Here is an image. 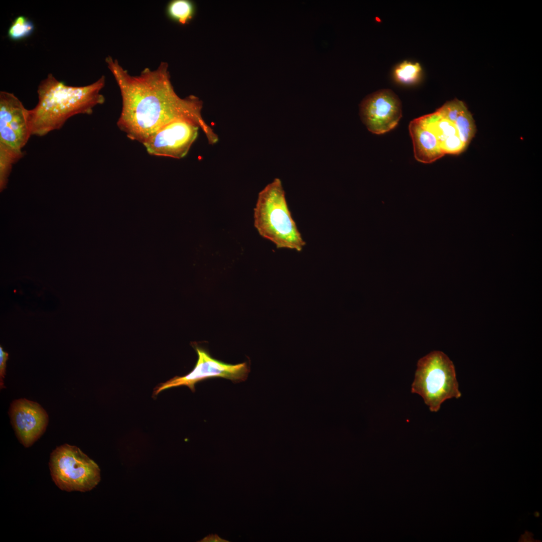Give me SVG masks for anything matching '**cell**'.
Returning a JSON list of instances; mask_svg holds the SVG:
<instances>
[{"label":"cell","mask_w":542,"mask_h":542,"mask_svg":"<svg viewBox=\"0 0 542 542\" xmlns=\"http://www.w3.org/2000/svg\"><path fill=\"white\" fill-rule=\"evenodd\" d=\"M105 62L121 96L117 125L129 139L143 144L166 124L186 119L199 126L208 143L217 142L218 136L202 116V101L192 95L182 98L176 93L167 62H161L154 70L146 68L136 76L129 74L110 56Z\"/></svg>","instance_id":"6da1fadb"},{"label":"cell","mask_w":542,"mask_h":542,"mask_svg":"<svg viewBox=\"0 0 542 542\" xmlns=\"http://www.w3.org/2000/svg\"><path fill=\"white\" fill-rule=\"evenodd\" d=\"M105 84V77L102 75L86 86H69L49 74L38 86L37 105L28 110L32 136L42 137L59 129L75 115L91 114L95 106L105 101L100 93Z\"/></svg>","instance_id":"7a4b0ae2"},{"label":"cell","mask_w":542,"mask_h":542,"mask_svg":"<svg viewBox=\"0 0 542 542\" xmlns=\"http://www.w3.org/2000/svg\"><path fill=\"white\" fill-rule=\"evenodd\" d=\"M253 220L259 234L272 242L277 248L301 251L306 245L292 216L279 178L275 179L258 193Z\"/></svg>","instance_id":"3957f363"},{"label":"cell","mask_w":542,"mask_h":542,"mask_svg":"<svg viewBox=\"0 0 542 542\" xmlns=\"http://www.w3.org/2000/svg\"><path fill=\"white\" fill-rule=\"evenodd\" d=\"M411 392L421 395L432 412L445 400L461 397L455 366L446 354L435 350L418 360Z\"/></svg>","instance_id":"277c9868"},{"label":"cell","mask_w":542,"mask_h":542,"mask_svg":"<svg viewBox=\"0 0 542 542\" xmlns=\"http://www.w3.org/2000/svg\"><path fill=\"white\" fill-rule=\"evenodd\" d=\"M49 467L53 481L64 491H88L100 480L97 464L74 446L56 448L51 454Z\"/></svg>","instance_id":"5b68a950"},{"label":"cell","mask_w":542,"mask_h":542,"mask_svg":"<svg viewBox=\"0 0 542 542\" xmlns=\"http://www.w3.org/2000/svg\"><path fill=\"white\" fill-rule=\"evenodd\" d=\"M198 355L197 363L193 370L183 376H176L157 386L154 395H157L163 390L180 386H186L192 391L198 382L209 378L222 377L234 382L245 380L249 372L246 362L237 364L224 363L212 357L205 349L196 347Z\"/></svg>","instance_id":"8992f818"},{"label":"cell","mask_w":542,"mask_h":542,"mask_svg":"<svg viewBox=\"0 0 542 542\" xmlns=\"http://www.w3.org/2000/svg\"><path fill=\"white\" fill-rule=\"evenodd\" d=\"M199 128L190 120H175L160 128L142 144L150 155L180 159L188 154Z\"/></svg>","instance_id":"52a82bcc"},{"label":"cell","mask_w":542,"mask_h":542,"mask_svg":"<svg viewBox=\"0 0 542 542\" xmlns=\"http://www.w3.org/2000/svg\"><path fill=\"white\" fill-rule=\"evenodd\" d=\"M359 114L369 131L382 134L398 123L402 116L401 102L391 90H379L362 100L359 105Z\"/></svg>","instance_id":"ba28073f"},{"label":"cell","mask_w":542,"mask_h":542,"mask_svg":"<svg viewBox=\"0 0 542 542\" xmlns=\"http://www.w3.org/2000/svg\"><path fill=\"white\" fill-rule=\"evenodd\" d=\"M32 136L28 110L13 93L0 92V144L22 150Z\"/></svg>","instance_id":"9c48e42d"},{"label":"cell","mask_w":542,"mask_h":542,"mask_svg":"<svg viewBox=\"0 0 542 542\" xmlns=\"http://www.w3.org/2000/svg\"><path fill=\"white\" fill-rule=\"evenodd\" d=\"M10 416L17 436L25 447L31 446L44 432L48 417L37 403L26 399L15 400Z\"/></svg>","instance_id":"30bf717a"},{"label":"cell","mask_w":542,"mask_h":542,"mask_svg":"<svg viewBox=\"0 0 542 542\" xmlns=\"http://www.w3.org/2000/svg\"><path fill=\"white\" fill-rule=\"evenodd\" d=\"M409 128L418 161L431 163L445 155L436 136L420 117L412 120Z\"/></svg>","instance_id":"8fae6325"},{"label":"cell","mask_w":542,"mask_h":542,"mask_svg":"<svg viewBox=\"0 0 542 542\" xmlns=\"http://www.w3.org/2000/svg\"><path fill=\"white\" fill-rule=\"evenodd\" d=\"M420 118L434 133L445 155L459 154L465 149L455 124L442 116L437 110Z\"/></svg>","instance_id":"7c38bea8"},{"label":"cell","mask_w":542,"mask_h":542,"mask_svg":"<svg viewBox=\"0 0 542 542\" xmlns=\"http://www.w3.org/2000/svg\"><path fill=\"white\" fill-rule=\"evenodd\" d=\"M196 10V5L192 1L172 0L168 3L166 13L171 20L184 25L191 21Z\"/></svg>","instance_id":"4fadbf2b"},{"label":"cell","mask_w":542,"mask_h":542,"mask_svg":"<svg viewBox=\"0 0 542 542\" xmlns=\"http://www.w3.org/2000/svg\"><path fill=\"white\" fill-rule=\"evenodd\" d=\"M23 156L22 150H19L0 144L1 191L6 187L13 165Z\"/></svg>","instance_id":"5bb4252c"},{"label":"cell","mask_w":542,"mask_h":542,"mask_svg":"<svg viewBox=\"0 0 542 542\" xmlns=\"http://www.w3.org/2000/svg\"><path fill=\"white\" fill-rule=\"evenodd\" d=\"M459 137L466 148L476 133V125L472 115L465 105L454 123Z\"/></svg>","instance_id":"9a60e30c"},{"label":"cell","mask_w":542,"mask_h":542,"mask_svg":"<svg viewBox=\"0 0 542 542\" xmlns=\"http://www.w3.org/2000/svg\"><path fill=\"white\" fill-rule=\"evenodd\" d=\"M422 70L419 63L405 61L395 68L394 77L398 82L401 83H414L420 78Z\"/></svg>","instance_id":"2e32d148"},{"label":"cell","mask_w":542,"mask_h":542,"mask_svg":"<svg viewBox=\"0 0 542 542\" xmlns=\"http://www.w3.org/2000/svg\"><path fill=\"white\" fill-rule=\"evenodd\" d=\"M35 26L29 19L24 16L17 17L12 22L8 31L9 38L14 41L21 40L29 37L34 32Z\"/></svg>","instance_id":"e0dca14e"},{"label":"cell","mask_w":542,"mask_h":542,"mask_svg":"<svg viewBox=\"0 0 542 542\" xmlns=\"http://www.w3.org/2000/svg\"><path fill=\"white\" fill-rule=\"evenodd\" d=\"M465 103L457 99L446 102L437 111L445 118L454 123L456 118L460 113Z\"/></svg>","instance_id":"ac0fdd59"},{"label":"cell","mask_w":542,"mask_h":542,"mask_svg":"<svg viewBox=\"0 0 542 542\" xmlns=\"http://www.w3.org/2000/svg\"><path fill=\"white\" fill-rule=\"evenodd\" d=\"M9 354L7 352L3 350L2 346L0 347V383L1 388L4 387V379L6 374V363L8 359Z\"/></svg>","instance_id":"d6986e66"},{"label":"cell","mask_w":542,"mask_h":542,"mask_svg":"<svg viewBox=\"0 0 542 542\" xmlns=\"http://www.w3.org/2000/svg\"><path fill=\"white\" fill-rule=\"evenodd\" d=\"M200 541L203 542H225L228 541L220 537L217 534H210L207 535Z\"/></svg>","instance_id":"ffe728a7"}]
</instances>
